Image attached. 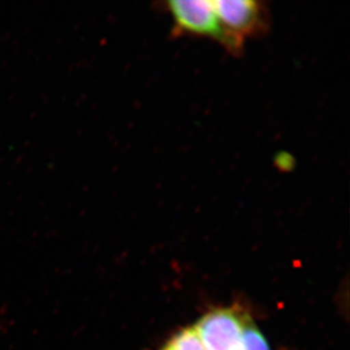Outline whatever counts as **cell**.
<instances>
[{
    "label": "cell",
    "mask_w": 350,
    "mask_h": 350,
    "mask_svg": "<svg viewBox=\"0 0 350 350\" xmlns=\"http://www.w3.org/2000/svg\"><path fill=\"white\" fill-rule=\"evenodd\" d=\"M163 5L172 16L176 36L213 39L232 55L241 54L243 44L226 31L211 0H170Z\"/></svg>",
    "instance_id": "obj_1"
},
{
    "label": "cell",
    "mask_w": 350,
    "mask_h": 350,
    "mask_svg": "<svg viewBox=\"0 0 350 350\" xmlns=\"http://www.w3.org/2000/svg\"><path fill=\"white\" fill-rule=\"evenodd\" d=\"M219 20L230 36L243 44L269 31V18L265 4L257 0H214Z\"/></svg>",
    "instance_id": "obj_2"
},
{
    "label": "cell",
    "mask_w": 350,
    "mask_h": 350,
    "mask_svg": "<svg viewBox=\"0 0 350 350\" xmlns=\"http://www.w3.org/2000/svg\"><path fill=\"white\" fill-rule=\"evenodd\" d=\"M247 319L234 308H224L207 313L194 328L206 350H239Z\"/></svg>",
    "instance_id": "obj_3"
},
{
    "label": "cell",
    "mask_w": 350,
    "mask_h": 350,
    "mask_svg": "<svg viewBox=\"0 0 350 350\" xmlns=\"http://www.w3.org/2000/svg\"><path fill=\"white\" fill-rule=\"evenodd\" d=\"M163 350H206L198 335L193 328L184 329L175 335Z\"/></svg>",
    "instance_id": "obj_4"
},
{
    "label": "cell",
    "mask_w": 350,
    "mask_h": 350,
    "mask_svg": "<svg viewBox=\"0 0 350 350\" xmlns=\"http://www.w3.org/2000/svg\"><path fill=\"white\" fill-rule=\"evenodd\" d=\"M239 350H271L261 331L248 319L244 324Z\"/></svg>",
    "instance_id": "obj_5"
}]
</instances>
